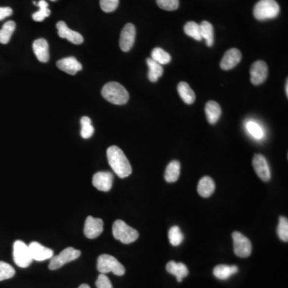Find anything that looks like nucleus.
<instances>
[{
	"instance_id": "f257e3e1",
	"label": "nucleus",
	"mask_w": 288,
	"mask_h": 288,
	"mask_svg": "<svg viewBox=\"0 0 288 288\" xmlns=\"http://www.w3.org/2000/svg\"><path fill=\"white\" fill-rule=\"evenodd\" d=\"M108 163L114 172L121 179H124L132 173V168L129 160L122 150L117 146L108 147L107 151Z\"/></svg>"
},
{
	"instance_id": "f03ea898",
	"label": "nucleus",
	"mask_w": 288,
	"mask_h": 288,
	"mask_svg": "<svg viewBox=\"0 0 288 288\" xmlns=\"http://www.w3.org/2000/svg\"><path fill=\"white\" fill-rule=\"evenodd\" d=\"M102 95L109 103L123 105L129 100V93L124 86L117 82H110L102 89Z\"/></svg>"
},
{
	"instance_id": "7ed1b4c3",
	"label": "nucleus",
	"mask_w": 288,
	"mask_h": 288,
	"mask_svg": "<svg viewBox=\"0 0 288 288\" xmlns=\"http://www.w3.org/2000/svg\"><path fill=\"white\" fill-rule=\"evenodd\" d=\"M280 5L276 0H259L254 6L253 14L259 21L275 19L280 14Z\"/></svg>"
},
{
	"instance_id": "20e7f679",
	"label": "nucleus",
	"mask_w": 288,
	"mask_h": 288,
	"mask_svg": "<svg viewBox=\"0 0 288 288\" xmlns=\"http://www.w3.org/2000/svg\"><path fill=\"white\" fill-rule=\"evenodd\" d=\"M97 269L101 274H108L112 272L114 275L122 276L126 272L125 267L118 259L110 254H101L97 261Z\"/></svg>"
},
{
	"instance_id": "39448f33",
	"label": "nucleus",
	"mask_w": 288,
	"mask_h": 288,
	"mask_svg": "<svg viewBox=\"0 0 288 288\" xmlns=\"http://www.w3.org/2000/svg\"><path fill=\"white\" fill-rule=\"evenodd\" d=\"M112 233L116 240H120L123 244H130L139 239V232L127 225L124 221L116 220L112 226Z\"/></svg>"
},
{
	"instance_id": "423d86ee",
	"label": "nucleus",
	"mask_w": 288,
	"mask_h": 288,
	"mask_svg": "<svg viewBox=\"0 0 288 288\" xmlns=\"http://www.w3.org/2000/svg\"><path fill=\"white\" fill-rule=\"evenodd\" d=\"M13 258L18 267L26 268L32 263V255L29 247L21 240H16L13 245Z\"/></svg>"
},
{
	"instance_id": "0eeeda50",
	"label": "nucleus",
	"mask_w": 288,
	"mask_h": 288,
	"mask_svg": "<svg viewBox=\"0 0 288 288\" xmlns=\"http://www.w3.org/2000/svg\"><path fill=\"white\" fill-rule=\"evenodd\" d=\"M81 255V251L73 247H68L62 250L56 256H53L49 263V269L51 271L59 269L67 263L79 259Z\"/></svg>"
},
{
	"instance_id": "6e6552de",
	"label": "nucleus",
	"mask_w": 288,
	"mask_h": 288,
	"mask_svg": "<svg viewBox=\"0 0 288 288\" xmlns=\"http://www.w3.org/2000/svg\"><path fill=\"white\" fill-rule=\"evenodd\" d=\"M234 242V251L238 257L247 258L250 256L252 250V245L248 238L239 232L232 233Z\"/></svg>"
},
{
	"instance_id": "1a4fd4ad",
	"label": "nucleus",
	"mask_w": 288,
	"mask_h": 288,
	"mask_svg": "<svg viewBox=\"0 0 288 288\" xmlns=\"http://www.w3.org/2000/svg\"><path fill=\"white\" fill-rule=\"evenodd\" d=\"M136 29L132 23H127L123 28L120 35V46L121 50L124 52H127L132 48L135 43Z\"/></svg>"
},
{
	"instance_id": "9d476101",
	"label": "nucleus",
	"mask_w": 288,
	"mask_h": 288,
	"mask_svg": "<svg viewBox=\"0 0 288 288\" xmlns=\"http://www.w3.org/2000/svg\"><path fill=\"white\" fill-rule=\"evenodd\" d=\"M250 82L254 85L262 84L267 80L268 68L267 63L262 60L254 62L250 70Z\"/></svg>"
},
{
	"instance_id": "9b49d317",
	"label": "nucleus",
	"mask_w": 288,
	"mask_h": 288,
	"mask_svg": "<svg viewBox=\"0 0 288 288\" xmlns=\"http://www.w3.org/2000/svg\"><path fill=\"white\" fill-rule=\"evenodd\" d=\"M254 167L257 175L264 182H268L271 179V170L265 157L261 154L254 155L252 160Z\"/></svg>"
},
{
	"instance_id": "f8f14e48",
	"label": "nucleus",
	"mask_w": 288,
	"mask_h": 288,
	"mask_svg": "<svg viewBox=\"0 0 288 288\" xmlns=\"http://www.w3.org/2000/svg\"><path fill=\"white\" fill-rule=\"evenodd\" d=\"M114 176L109 171H99L95 173L92 179V184L101 192H109L113 184Z\"/></svg>"
},
{
	"instance_id": "ddd939ff",
	"label": "nucleus",
	"mask_w": 288,
	"mask_h": 288,
	"mask_svg": "<svg viewBox=\"0 0 288 288\" xmlns=\"http://www.w3.org/2000/svg\"><path fill=\"white\" fill-rule=\"evenodd\" d=\"M84 235L88 239L99 237L103 232V221L92 216L86 218L84 223Z\"/></svg>"
},
{
	"instance_id": "4468645a",
	"label": "nucleus",
	"mask_w": 288,
	"mask_h": 288,
	"mask_svg": "<svg viewBox=\"0 0 288 288\" xmlns=\"http://www.w3.org/2000/svg\"><path fill=\"white\" fill-rule=\"evenodd\" d=\"M56 28L58 29V35L62 39H66L74 44H81L83 42V37L79 32L70 29L65 22L59 21L57 23Z\"/></svg>"
},
{
	"instance_id": "2eb2a0df",
	"label": "nucleus",
	"mask_w": 288,
	"mask_h": 288,
	"mask_svg": "<svg viewBox=\"0 0 288 288\" xmlns=\"http://www.w3.org/2000/svg\"><path fill=\"white\" fill-rule=\"evenodd\" d=\"M30 253L32 255L33 260L44 261L46 259H50L54 255V251L51 249L42 246L38 242H32L28 245Z\"/></svg>"
},
{
	"instance_id": "dca6fc26",
	"label": "nucleus",
	"mask_w": 288,
	"mask_h": 288,
	"mask_svg": "<svg viewBox=\"0 0 288 288\" xmlns=\"http://www.w3.org/2000/svg\"><path fill=\"white\" fill-rule=\"evenodd\" d=\"M242 54L237 48H232L226 51L220 62V68L224 71L232 69L240 63Z\"/></svg>"
},
{
	"instance_id": "f3484780",
	"label": "nucleus",
	"mask_w": 288,
	"mask_h": 288,
	"mask_svg": "<svg viewBox=\"0 0 288 288\" xmlns=\"http://www.w3.org/2000/svg\"><path fill=\"white\" fill-rule=\"evenodd\" d=\"M56 65L59 70L72 76L81 71L82 68L81 63L75 57H68L60 59L57 62Z\"/></svg>"
},
{
	"instance_id": "a211bd4d",
	"label": "nucleus",
	"mask_w": 288,
	"mask_h": 288,
	"mask_svg": "<svg viewBox=\"0 0 288 288\" xmlns=\"http://www.w3.org/2000/svg\"><path fill=\"white\" fill-rule=\"evenodd\" d=\"M33 51L35 55L37 57L39 61L41 63H46L50 59V53H49L48 42L44 39H38L33 42Z\"/></svg>"
},
{
	"instance_id": "6ab92c4d",
	"label": "nucleus",
	"mask_w": 288,
	"mask_h": 288,
	"mask_svg": "<svg viewBox=\"0 0 288 288\" xmlns=\"http://www.w3.org/2000/svg\"><path fill=\"white\" fill-rule=\"evenodd\" d=\"M166 271L176 277L178 282H182L184 278L187 277L189 274L187 266L183 263H176L175 261H170L166 267Z\"/></svg>"
},
{
	"instance_id": "aec40b11",
	"label": "nucleus",
	"mask_w": 288,
	"mask_h": 288,
	"mask_svg": "<svg viewBox=\"0 0 288 288\" xmlns=\"http://www.w3.org/2000/svg\"><path fill=\"white\" fill-rule=\"evenodd\" d=\"M198 193L204 198L210 197L215 190V182L210 177H203L198 184Z\"/></svg>"
},
{
	"instance_id": "412c9836",
	"label": "nucleus",
	"mask_w": 288,
	"mask_h": 288,
	"mask_svg": "<svg viewBox=\"0 0 288 288\" xmlns=\"http://www.w3.org/2000/svg\"><path fill=\"white\" fill-rule=\"evenodd\" d=\"M206 120L210 124H215L220 118L222 110L219 103L215 101H209L205 107Z\"/></svg>"
},
{
	"instance_id": "4be33fe9",
	"label": "nucleus",
	"mask_w": 288,
	"mask_h": 288,
	"mask_svg": "<svg viewBox=\"0 0 288 288\" xmlns=\"http://www.w3.org/2000/svg\"><path fill=\"white\" fill-rule=\"evenodd\" d=\"M239 271L237 266H228L221 264L216 266L213 270L214 276L221 280H226L229 279L231 276L237 273Z\"/></svg>"
},
{
	"instance_id": "5701e85b",
	"label": "nucleus",
	"mask_w": 288,
	"mask_h": 288,
	"mask_svg": "<svg viewBox=\"0 0 288 288\" xmlns=\"http://www.w3.org/2000/svg\"><path fill=\"white\" fill-rule=\"evenodd\" d=\"M178 92L181 99L187 104H192L196 101V94L187 82H179L178 85Z\"/></svg>"
},
{
	"instance_id": "b1692460",
	"label": "nucleus",
	"mask_w": 288,
	"mask_h": 288,
	"mask_svg": "<svg viewBox=\"0 0 288 288\" xmlns=\"http://www.w3.org/2000/svg\"><path fill=\"white\" fill-rule=\"evenodd\" d=\"M180 175V164L177 160H173L166 166L165 170V179L168 183H175Z\"/></svg>"
},
{
	"instance_id": "393cba45",
	"label": "nucleus",
	"mask_w": 288,
	"mask_h": 288,
	"mask_svg": "<svg viewBox=\"0 0 288 288\" xmlns=\"http://www.w3.org/2000/svg\"><path fill=\"white\" fill-rule=\"evenodd\" d=\"M147 66L149 68L148 71V80L152 82H156L158 81L159 79L163 76L164 74V68L160 63L154 61L153 59L148 58L147 59Z\"/></svg>"
},
{
	"instance_id": "a878e982",
	"label": "nucleus",
	"mask_w": 288,
	"mask_h": 288,
	"mask_svg": "<svg viewBox=\"0 0 288 288\" xmlns=\"http://www.w3.org/2000/svg\"><path fill=\"white\" fill-rule=\"evenodd\" d=\"M200 32L202 39L206 40V46H212L214 44V28L211 23L203 21L200 24Z\"/></svg>"
},
{
	"instance_id": "bb28decb",
	"label": "nucleus",
	"mask_w": 288,
	"mask_h": 288,
	"mask_svg": "<svg viewBox=\"0 0 288 288\" xmlns=\"http://www.w3.org/2000/svg\"><path fill=\"white\" fill-rule=\"evenodd\" d=\"M16 24L14 21H8L4 23L2 29L0 30V42L2 44L8 43L11 40V36L15 32Z\"/></svg>"
},
{
	"instance_id": "cd10ccee",
	"label": "nucleus",
	"mask_w": 288,
	"mask_h": 288,
	"mask_svg": "<svg viewBox=\"0 0 288 288\" xmlns=\"http://www.w3.org/2000/svg\"><path fill=\"white\" fill-rule=\"evenodd\" d=\"M151 59H153L156 63H160V65H166L171 61L170 54L160 47H156L152 50Z\"/></svg>"
},
{
	"instance_id": "c85d7f7f",
	"label": "nucleus",
	"mask_w": 288,
	"mask_h": 288,
	"mask_svg": "<svg viewBox=\"0 0 288 288\" xmlns=\"http://www.w3.org/2000/svg\"><path fill=\"white\" fill-rule=\"evenodd\" d=\"M36 5L40 7V10L33 14L32 19L36 22L43 21L45 18L48 17L49 15H51V11L48 9V3L44 0H40Z\"/></svg>"
},
{
	"instance_id": "c756f323",
	"label": "nucleus",
	"mask_w": 288,
	"mask_h": 288,
	"mask_svg": "<svg viewBox=\"0 0 288 288\" xmlns=\"http://www.w3.org/2000/svg\"><path fill=\"white\" fill-rule=\"evenodd\" d=\"M80 123H81L80 135L82 138L86 139L92 136L95 132V128L91 124V120L87 116H83L80 120Z\"/></svg>"
},
{
	"instance_id": "7c9ffc66",
	"label": "nucleus",
	"mask_w": 288,
	"mask_h": 288,
	"mask_svg": "<svg viewBox=\"0 0 288 288\" xmlns=\"http://www.w3.org/2000/svg\"><path fill=\"white\" fill-rule=\"evenodd\" d=\"M184 32L187 36L192 37L197 41L202 40L201 32H200V24L196 22H188L184 26Z\"/></svg>"
},
{
	"instance_id": "2f4dec72",
	"label": "nucleus",
	"mask_w": 288,
	"mask_h": 288,
	"mask_svg": "<svg viewBox=\"0 0 288 288\" xmlns=\"http://www.w3.org/2000/svg\"><path fill=\"white\" fill-rule=\"evenodd\" d=\"M168 238L170 244L172 246H179L184 240L183 234L181 232L180 228L178 226L170 227L168 232Z\"/></svg>"
},
{
	"instance_id": "473e14b6",
	"label": "nucleus",
	"mask_w": 288,
	"mask_h": 288,
	"mask_svg": "<svg viewBox=\"0 0 288 288\" xmlns=\"http://www.w3.org/2000/svg\"><path fill=\"white\" fill-rule=\"evenodd\" d=\"M15 275V270L12 266L3 261H0V281L9 280Z\"/></svg>"
},
{
	"instance_id": "72a5a7b5",
	"label": "nucleus",
	"mask_w": 288,
	"mask_h": 288,
	"mask_svg": "<svg viewBox=\"0 0 288 288\" xmlns=\"http://www.w3.org/2000/svg\"><path fill=\"white\" fill-rule=\"evenodd\" d=\"M278 236L284 242L288 241V220L286 217H280L277 228Z\"/></svg>"
},
{
	"instance_id": "f704fd0d",
	"label": "nucleus",
	"mask_w": 288,
	"mask_h": 288,
	"mask_svg": "<svg viewBox=\"0 0 288 288\" xmlns=\"http://www.w3.org/2000/svg\"><path fill=\"white\" fill-rule=\"evenodd\" d=\"M246 128L247 130L248 131L249 134L251 136L254 137V139H262L263 135H264L262 127L257 123L254 122V121H248V122L247 123Z\"/></svg>"
},
{
	"instance_id": "c9c22d12",
	"label": "nucleus",
	"mask_w": 288,
	"mask_h": 288,
	"mask_svg": "<svg viewBox=\"0 0 288 288\" xmlns=\"http://www.w3.org/2000/svg\"><path fill=\"white\" fill-rule=\"evenodd\" d=\"M160 8L166 11H175L179 7V0H156Z\"/></svg>"
},
{
	"instance_id": "e433bc0d",
	"label": "nucleus",
	"mask_w": 288,
	"mask_h": 288,
	"mask_svg": "<svg viewBox=\"0 0 288 288\" xmlns=\"http://www.w3.org/2000/svg\"><path fill=\"white\" fill-rule=\"evenodd\" d=\"M120 0H100V6L104 12L111 13L118 7Z\"/></svg>"
},
{
	"instance_id": "4c0bfd02",
	"label": "nucleus",
	"mask_w": 288,
	"mask_h": 288,
	"mask_svg": "<svg viewBox=\"0 0 288 288\" xmlns=\"http://www.w3.org/2000/svg\"><path fill=\"white\" fill-rule=\"evenodd\" d=\"M97 288H113L112 282L110 281L109 278L106 276L105 274H100L97 279Z\"/></svg>"
},
{
	"instance_id": "58836bf2",
	"label": "nucleus",
	"mask_w": 288,
	"mask_h": 288,
	"mask_svg": "<svg viewBox=\"0 0 288 288\" xmlns=\"http://www.w3.org/2000/svg\"><path fill=\"white\" fill-rule=\"evenodd\" d=\"M13 11L11 7L6 6V7H0V21L4 19L5 18L9 17L12 15Z\"/></svg>"
},
{
	"instance_id": "ea45409f",
	"label": "nucleus",
	"mask_w": 288,
	"mask_h": 288,
	"mask_svg": "<svg viewBox=\"0 0 288 288\" xmlns=\"http://www.w3.org/2000/svg\"><path fill=\"white\" fill-rule=\"evenodd\" d=\"M79 288H90V286H89V285H87V284H81V285H80V286L79 287Z\"/></svg>"
},
{
	"instance_id": "a19ab883",
	"label": "nucleus",
	"mask_w": 288,
	"mask_h": 288,
	"mask_svg": "<svg viewBox=\"0 0 288 288\" xmlns=\"http://www.w3.org/2000/svg\"><path fill=\"white\" fill-rule=\"evenodd\" d=\"M285 88H286V95H287V97H288V80H287L286 86H285Z\"/></svg>"
},
{
	"instance_id": "79ce46f5",
	"label": "nucleus",
	"mask_w": 288,
	"mask_h": 288,
	"mask_svg": "<svg viewBox=\"0 0 288 288\" xmlns=\"http://www.w3.org/2000/svg\"><path fill=\"white\" fill-rule=\"evenodd\" d=\"M51 1H56V0H51Z\"/></svg>"
}]
</instances>
